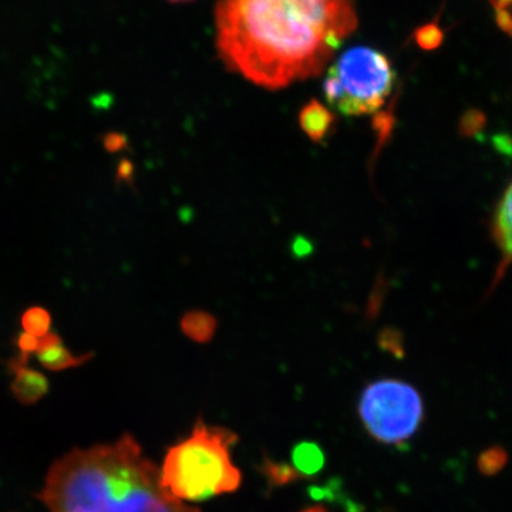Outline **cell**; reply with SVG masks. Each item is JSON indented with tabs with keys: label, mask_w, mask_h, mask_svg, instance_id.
<instances>
[{
	"label": "cell",
	"mask_w": 512,
	"mask_h": 512,
	"mask_svg": "<svg viewBox=\"0 0 512 512\" xmlns=\"http://www.w3.org/2000/svg\"><path fill=\"white\" fill-rule=\"evenodd\" d=\"M355 0H218L217 49L265 89L318 76L357 28Z\"/></svg>",
	"instance_id": "obj_1"
},
{
	"label": "cell",
	"mask_w": 512,
	"mask_h": 512,
	"mask_svg": "<svg viewBox=\"0 0 512 512\" xmlns=\"http://www.w3.org/2000/svg\"><path fill=\"white\" fill-rule=\"evenodd\" d=\"M39 498L52 512H200L165 491L130 434L57 460Z\"/></svg>",
	"instance_id": "obj_2"
},
{
	"label": "cell",
	"mask_w": 512,
	"mask_h": 512,
	"mask_svg": "<svg viewBox=\"0 0 512 512\" xmlns=\"http://www.w3.org/2000/svg\"><path fill=\"white\" fill-rule=\"evenodd\" d=\"M237 440L232 431L197 423L190 437L171 447L164 458L160 478L165 491L181 503L237 491L242 476L231 457Z\"/></svg>",
	"instance_id": "obj_3"
},
{
	"label": "cell",
	"mask_w": 512,
	"mask_h": 512,
	"mask_svg": "<svg viewBox=\"0 0 512 512\" xmlns=\"http://www.w3.org/2000/svg\"><path fill=\"white\" fill-rule=\"evenodd\" d=\"M396 72L389 57L369 46L346 50L328 69L326 103L345 117H363L382 109L392 96Z\"/></svg>",
	"instance_id": "obj_4"
},
{
	"label": "cell",
	"mask_w": 512,
	"mask_h": 512,
	"mask_svg": "<svg viewBox=\"0 0 512 512\" xmlns=\"http://www.w3.org/2000/svg\"><path fill=\"white\" fill-rule=\"evenodd\" d=\"M367 433L384 444L409 440L423 419V402L410 384L386 379L370 384L359 404Z\"/></svg>",
	"instance_id": "obj_5"
},
{
	"label": "cell",
	"mask_w": 512,
	"mask_h": 512,
	"mask_svg": "<svg viewBox=\"0 0 512 512\" xmlns=\"http://www.w3.org/2000/svg\"><path fill=\"white\" fill-rule=\"evenodd\" d=\"M333 123H335V117L332 111L316 100L309 101L299 113V126L303 133L315 143H320L323 138L329 136Z\"/></svg>",
	"instance_id": "obj_6"
},
{
	"label": "cell",
	"mask_w": 512,
	"mask_h": 512,
	"mask_svg": "<svg viewBox=\"0 0 512 512\" xmlns=\"http://www.w3.org/2000/svg\"><path fill=\"white\" fill-rule=\"evenodd\" d=\"M36 353L40 363L53 370H60L64 367L76 366L82 363L80 357H74L69 350L64 348L62 339L55 333H47L45 338L40 339Z\"/></svg>",
	"instance_id": "obj_7"
},
{
	"label": "cell",
	"mask_w": 512,
	"mask_h": 512,
	"mask_svg": "<svg viewBox=\"0 0 512 512\" xmlns=\"http://www.w3.org/2000/svg\"><path fill=\"white\" fill-rule=\"evenodd\" d=\"M494 234L501 251L512 261V184L505 191L495 214Z\"/></svg>",
	"instance_id": "obj_8"
},
{
	"label": "cell",
	"mask_w": 512,
	"mask_h": 512,
	"mask_svg": "<svg viewBox=\"0 0 512 512\" xmlns=\"http://www.w3.org/2000/svg\"><path fill=\"white\" fill-rule=\"evenodd\" d=\"M50 325H52V316L45 308L33 306L28 309L22 316V328L25 333L35 336V338H45L50 333Z\"/></svg>",
	"instance_id": "obj_9"
},
{
	"label": "cell",
	"mask_w": 512,
	"mask_h": 512,
	"mask_svg": "<svg viewBox=\"0 0 512 512\" xmlns=\"http://www.w3.org/2000/svg\"><path fill=\"white\" fill-rule=\"evenodd\" d=\"M296 470L303 474H313L319 471L323 464V456L319 447L315 444H301L296 447L295 456H293Z\"/></svg>",
	"instance_id": "obj_10"
},
{
	"label": "cell",
	"mask_w": 512,
	"mask_h": 512,
	"mask_svg": "<svg viewBox=\"0 0 512 512\" xmlns=\"http://www.w3.org/2000/svg\"><path fill=\"white\" fill-rule=\"evenodd\" d=\"M184 332L192 339H210L215 330V320L202 312H192L183 320Z\"/></svg>",
	"instance_id": "obj_11"
},
{
	"label": "cell",
	"mask_w": 512,
	"mask_h": 512,
	"mask_svg": "<svg viewBox=\"0 0 512 512\" xmlns=\"http://www.w3.org/2000/svg\"><path fill=\"white\" fill-rule=\"evenodd\" d=\"M15 387H20L22 397H37L39 394L45 392L46 380L43 379L39 373L32 372L26 369L22 363L18 365V380H16Z\"/></svg>",
	"instance_id": "obj_12"
},
{
	"label": "cell",
	"mask_w": 512,
	"mask_h": 512,
	"mask_svg": "<svg viewBox=\"0 0 512 512\" xmlns=\"http://www.w3.org/2000/svg\"><path fill=\"white\" fill-rule=\"evenodd\" d=\"M497 13V22L505 33L512 36V0H491Z\"/></svg>",
	"instance_id": "obj_13"
},
{
	"label": "cell",
	"mask_w": 512,
	"mask_h": 512,
	"mask_svg": "<svg viewBox=\"0 0 512 512\" xmlns=\"http://www.w3.org/2000/svg\"><path fill=\"white\" fill-rule=\"evenodd\" d=\"M302 512H329L328 510H325V508L323 507H312V508H308V510H305V511H302Z\"/></svg>",
	"instance_id": "obj_14"
},
{
	"label": "cell",
	"mask_w": 512,
	"mask_h": 512,
	"mask_svg": "<svg viewBox=\"0 0 512 512\" xmlns=\"http://www.w3.org/2000/svg\"><path fill=\"white\" fill-rule=\"evenodd\" d=\"M168 2H173V3H187V2H192V0H168Z\"/></svg>",
	"instance_id": "obj_15"
}]
</instances>
